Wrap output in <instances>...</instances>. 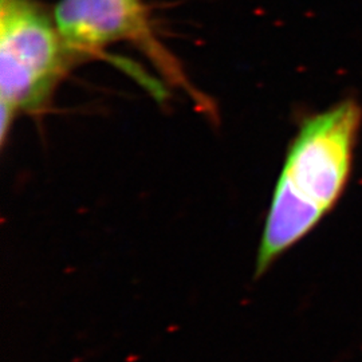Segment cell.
<instances>
[{
  "label": "cell",
  "mask_w": 362,
  "mask_h": 362,
  "mask_svg": "<svg viewBox=\"0 0 362 362\" xmlns=\"http://www.w3.org/2000/svg\"><path fill=\"white\" fill-rule=\"evenodd\" d=\"M361 125V105L351 98L302 122L272 194L255 279L336 207L349 181Z\"/></svg>",
  "instance_id": "6da1fadb"
},
{
  "label": "cell",
  "mask_w": 362,
  "mask_h": 362,
  "mask_svg": "<svg viewBox=\"0 0 362 362\" xmlns=\"http://www.w3.org/2000/svg\"><path fill=\"white\" fill-rule=\"evenodd\" d=\"M79 62L54 13L38 0H0L1 145L22 115L42 113L54 91Z\"/></svg>",
  "instance_id": "7a4b0ae2"
},
{
  "label": "cell",
  "mask_w": 362,
  "mask_h": 362,
  "mask_svg": "<svg viewBox=\"0 0 362 362\" xmlns=\"http://www.w3.org/2000/svg\"><path fill=\"white\" fill-rule=\"evenodd\" d=\"M52 13L79 61L106 57V46L128 42L143 52L169 85L184 91L199 110L216 116L212 100L194 88L177 58L156 37L143 0H59Z\"/></svg>",
  "instance_id": "3957f363"
}]
</instances>
